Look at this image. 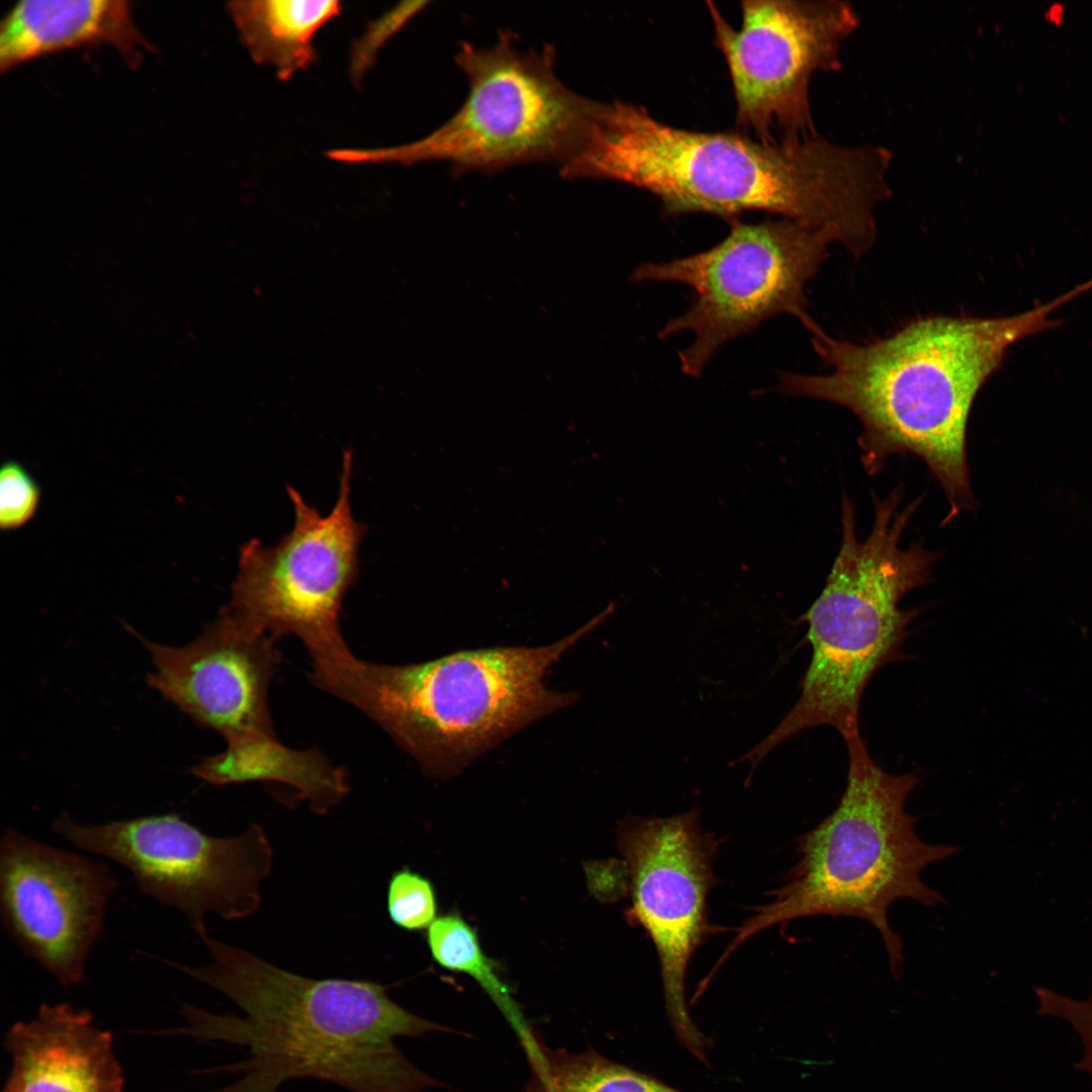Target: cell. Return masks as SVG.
I'll use <instances>...</instances> for the list:
<instances>
[{
    "mask_svg": "<svg viewBox=\"0 0 1092 1092\" xmlns=\"http://www.w3.org/2000/svg\"><path fill=\"white\" fill-rule=\"evenodd\" d=\"M714 40L723 55L739 131L761 141L816 133L810 83L840 69L842 44L859 18L841 0H745L734 28L708 1Z\"/></svg>",
    "mask_w": 1092,
    "mask_h": 1092,
    "instance_id": "cell-11",
    "label": "cell"
},
{
    "mask_svg": "<svg viewBox=\"0 0 1092 1092\" xmlns=\"http://www.w3.org/2000/svg\"><path fill=\"white\" fill-rule=\"evenodd\" d=\"M190 772L214 786L253 781L288 785L320 814L349 792L346 771L321 751L294 750L277 737L226 743L222 752L203 759Z\"/></svg>",
    "mask_w": 1092,
    "mask_h": 1092,
    "instance_id": "cell-17",
    "label": "cell"
},
{
    "mask_svg": "<svg viewBox=\"0 0 1092 1092\" xmlns=\"http://www.w3.org/2000/svg\"><path fill=\"white\" fill-rule=\"evenodd\" d=\"M52 828L75 847L122 866L145 895L178 910L195 933L207 927L208 914L233 920L256 912L273 864L271 843L256 824L218 837L173 813L97 824L63 814Z\"/></svg>",
    "mask_w": 1092,
    "mask_h": 1092,
    "instance_id": "cell-10",
    "label": "cell"
},
{
    "mask_svg": "<svg viewBox=\"0 0 1092 1092\" xmlns=\"http://www.w3.org/2000/svg\"><path fill=\"white\" fill-rule=\"evenodd\" d=\"M100 861L8 828L0 840V916L17 946L61 986L82 983L117 889Z\"/></svg>",
    "mask_w": 1092,
    "mask_h": 1092,
    "instance_id": "cell-13",
    "label": "cell"
},
{
    "mask_svg": "<svg viewBox=\"0 0 1092 1092\" xmlns=\"http://www.w3.org/2000/svg\"><path fill=\"white\" fill-rule=\"evenodd\" d=\"M225 9L251 58L287 81L315 62L314 35L343 6L337 0H239Z\"/></svg>",
    "mask_w": 1092,
    "mask_h": 1092,
    "instance_id": "cell-18",
    "label": "cell"
},
{
    "mask_svg": "<svg viewBox=\"0 0 1092 1092\" xmlns=\"http://www.w3.org/2000/svg\"><path fill=\"white\" fill-rule=\"evenodd\" d=\"M522 1046L530 1067L526 1092H684L592 1049L549 1048L536 1030Z\"/></svg>",
    "mask_w": 1092,
    "mask_h": 1092,
    "instance_id": "cell-19",
    "label": "cell"
},
{
    "mask_svg": "<svg viewBox=\"0 0 1092 1092\" xmlns=\"http://www.w3.org/2000/svg\"><path fill=\"white\" fill-rule=\"evenodd\" d=\"M429 3L428 1L402 2L368 26L367 31L355 42L352 50L350 75L354 81L359 82L362 79L387 39L425 9Z\"/></svg>",
    "mask_w": 1092,
    "mask_h": 1092,
    "instance_id": "cell-23",
    "label": "cell"
},
{
    "mask_svg": "<svg viewBox=\"0 0 1092 1092\" xmlns=\"http://www.w3.org/2000/svg\"><path fill=\"white\" fill-rule=\"evenodd\" d=\"M211 962L172 967L223 994L243 1016L191 1004L186 1025L163 1033L244 1045L249 1057L203 1073L238 1079L211 1092H278L296 1078H313L350 1092H426L438 1081L397 1048V1037L450 1030L396 1003L386 986L366 980L303 977L197 933Z\"/></svg>",
    "mask_w": 1092,
    "mask_h": 1092,
    "instance_id": "cell-2",
    "label": "cell"
},
{
    "mask_svg": "<svg viewBox=\"0 0 1092 1092\" xmlns=\"http://www.w3.org/2000/svg\"><path fill=\"white\" fill-rule=\"evenodd\" d=\"M386 901L390 920L401 929L423 930L437 918V898L432 883L407 868L390 877Z\"/></svg>",
    "mask_w": 1092,
    "mask_h": 1092,
    "instance_id": "cell-21",
    "label": "cell"
},
{
    "mask_svg": "<svg viewBox=\"0 0 1092 1092\" xmlns=\"http://www.w3.org/2000/svg\"><path fill=\"white\" fill-rule=\"evenodd\" d=\"M729 222V234L712 248L668 262L642 263L631 275L634 282H674L693 289L690 306L658 335L692 334L691 344L678 353L689 376H699L724 344L769 317L788 313L808 331L816 325L806 311L805 289L828 256V236L782 217Z\"/></svg>",
    "mask_w": 1092,
    "mask_h": 1092,
    "instance_id": "cell-9",
    "label": "cell"
},
{
    "mask_svg": "<svg viewBox=\"0 0 1092 1092\" xmlns=\"http://www.w3.org/2000/svg\"><path fill=\"white\" fill-rule=\"evenodd\" d=\"M901 486L886 498L875 496V519L868 538L856 536L855 507L841 505L842 539L820 596L799 622L808 625L812 658L801 695L780 724L739 761L754 770L789 737L829 725L842 736L859 731L862 694L876 671L899 659L915 609L902 599L928 583L938 553L922 543L901 547V538L922 497L900 509Z\"/></svg>",
    "mask_w": 1092,
    "mask_h": 1092,
    "instance_id": "cell-6",
    "label": "cell"
},
{
    "mask_svg": "<svg viewBox=\"0 0 1092 1092\" xmlns=\"http://www.w3.org/2000/svg\"><path fill=\"white\" fill-rule=\"evenodd\" d=\"M150 687L226 743L277 737L268 690L280 662L274 639L219 617L192 642L168 646L148 639Z\"/></svg>",
    "mask_w": 1092,
    "mask_h": 1092,
    "instance_id": "cell-14",
    "label": "cell"
},
{
    "mask_svg": "<svg viewBox=\"0 0 1092 1092\" xmlns=\"http://www.w3.org/2000/svg\"><path fill=\"white\" fill-rule=\"evenodd\" d=\"M848 749L844 793L835 810L801 836L799 860L769 901L737 928L720 966L750 936L774 925L815 915L850 916L873 925L883 939L899 982L903 944L888 911L900 899L924 906L944 903L921 879L929 864L948 858L954 846L923 841L907 813L916 774L891 775L872 758L859 731L843 736Z\"/></svg>",
    "mask_w": 1092,
    "mask_h": 1092,
    "instance_id": "cell-5",
    "label": "cell"
},
{
    "mask_svg": "<svg viewBox=\"0 0 1092 1092\" xmlns=\"http://www.w3.org/2000/svg\"><path fill=\"white\" fill-rule=\"evenodd\" d=\"M892 158L884 147L842 146L818 132L765 142L739 130H689L613 100L599 101L581 149L559 170L643 189L667 215L777 214L859 256L875 244V210L892 194Z\"/></svg>",
    "mask_w": 1092,
    "mask_h": 1092,
    "instance_id": "cell-1",
    "label": "cell"
},
{
    "mask_svg": "<svg viewBox=\"0 0 1092 1092\" xmlns=\"http://www.w3.org/2000/svg\"><path fill=\"white\" fill-rule=\"evenodd\" d=\"M0 24L1 73L80 48L110 46L130 67L152 51L134 23L130 2L123 0H22Z\"/></svg>",
    "mask_w": 1092,
    "mask_h": 1092,
    "instance_id": "cell-16",
    "label": "cell"
},
{
    "mask_svg": "<svg viewBox=\"0 0 1092 1092\" xmlns=\"http://www.w3.org/2000/svg\"><path fill=\"white\" fill-rule=\"evenodd\" d=\"M554 57L550 47L520 50L509 31L487 48L462 42L455 61L468 93L447 121L408 144L335 149L327 157L349 164L445 162L460 174L536 162H553L560 169L582 147L598 101L558 79Z\"/></svg>",
    "mask_w": 1092,
    "mask_h": 1092,
    "instance_id": "cell-7",
    "label": "cell"
},
{
    "mask_svg": "<svg viewBox=\"0 0 1092 1092\" xmlns=\"http://www.w3.org/2000/svg\"><path fill=\"white\" fill-rule=\"evenodd\" d=\"M1039 1012L1068 1020L1080 1033L1085 1045L1083 1066L1092 1073V998L1080 1001L1046 988H1036Z\"/></svg>",
    "mask_w": 1092,
    "mask_h": 1092,
    "instance_id": "cell-24",
    "label": "cell"
},
{
    "mask_svg": "<svg viewBox=\"0 0 1092 1092\" xmlns=\"http://www.w3.org/2000/svg\"><path fill=\"white\" fill-rule=\"evenodd\" d=\"M615 604L552 644L457 651L413 664L354 657L328 693L368 715L431 776L447 778L535 721L570 705L548 689L550 667Z\"/></svg>",
    "mask_w": 1092,
    "mask_h": 1092,
    "instance_id": "cell-4",
    "label": "cell"
},
{
    "mask_svg": "<svg viewBox=\"0 0 1092 1092\" xmlns=\"http://www.w3.org/2000/svg\"><path fill=\"white\" fill-rule=\"evenodd\" d=\"M353 451L343 452L338 496L323 516L294 487L291 530L277 543H244L230 603L220 615L274 640L298 637L312 660L315 682L345 665L351 653L340 629V612L359 575L358 552L366 526L352 512Z\"/></svg>",
    "mask_w": 1092,
    "mask_h": 1092,
    "instance_id": "cell-8",
    "label": "cell"
},
{
    "mask_svg": "<svg viewBox=\"0 0 1092 1092\" xmlns=\"http://www.w3.org/2000/svg\"><path fill=\"white\" fill-rule=\"evenodd\" d=\"M39 488L29 473L17 462L8 461L0 473V526L17 529L35 514Z\"/></svg>",
    "mask_w": 1092,
    "mask_h": 1092,
    "instance_id": "cell-22",
    "label": "cell"
},
{
    "mask_svg": "<svg viewBox=\"0 0 1092 1092\" xmlns=\"http://www.w3.org/2000/svg\"><path fill=\"white\" fill-rule=\"evenodd\" d=\"M427 942L442 968L471 977L496 1005L520 1040L531 1030L496 964L483 951L476 931L459 915L439 916L427 930Z\"/></svg>",
    "mask_w": 1092,
    "mask_h": 1092,
    "instance_id": "cell-20",
    "label": "cell"
},
{
    "mask_svg": "<svg viewBox=\"0 0 1092 1092\" xmlns=\"http://www.w3.org/2000/svg\"><path fill=\"white\" fill-rule=\"evenodd\" d=\"M4 1044L12 1068L2 1092L123 1091L113 1035L88 1010L41 1004L33 1019L9 1028Z\"/></svg>",
    "mask_w": 1092,
    "mask_h": 1092,
    "instance_id": "cell-15",
    "label": "cell"
},
{
    "mask_svg": "<svg viewBox=\"0 0 1092 1092\" xmlns=\"http://www.w3.org/2000/svg\"><path fill=\"white\" fill-rule=\"evenodd\" d=\"M618 846L630 879L626 917L641 926L655 946L671 1028L688 1052L709 1065L711 1039L690 1014L685 981L692 956L712 929L706 910L714 842L693 810L626 819L619 827Z\"/></svg>",
    "mask_w": 1092,
    "mask_h": 1092,
    "instance_id": "cell-12",
    "label": "cell"
},
{
    "mask_svg": "<svg viewBox=\"0 0 1092 1092\" xmlns=\"http://www.w3.org/2000/svg\"><path fill=\"white\" fill-rule=\"evenodd\" d=\"M1078 295H1064L1013 316L931 315L873 343L810 333L825 375L783 372L789 395L842 405L860 421V461L870 474L895 454L919 457L940 482L949 505L943 523L975 507L967 462V427L983 384L1020 339L1054 329L1049 314Z\"/></svg>",
    "mask_w": 1092,
    "mask_h": 1092,
    "instance_id": "cell-3",
    "label": "cell"
}]
</instances>
